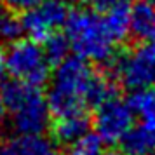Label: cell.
<instances>
[{"label":"cell","instance_id":"7","mask_svg":"<svg viewBox=\"0 0 155 155\" xmlns=\"http://www.w3.org/2000/svg\"><path fill=\"white\" fill-rule=\"evenodd\" d=\"M68 12L70 9L66 0H40L23 12V33L37 42H44L64 26Z\"/></svg>","mask_w":155,"mask_h":155},{"label":"cell","instance_id":"21","mask_svg":"<svg viewBox=\"0 0 155 155\" xmlns=\"http://www.w3.org/2000/svg\"><path fill=\"white\" fill-rule=\"evenodd\" d=\"M2 54H4V51L0 49V71H2Z\"/></svg>","mask_w":155,"mask_h":155},{"label":"cell","instance_id":"19","mask_svg":"<svg viewBox=\"0 0 155 155\" xmlns=\"http://www.w3.org/2000/svg\"><path fill=\"white\" fill-rule=\"evenodd\" d=\"M7 117V108H5V101L2 98V92H0V122H4Z\"/></svg>","mask_w":155,"mask_h":155},{"label":"cell","instance_id":"3","mask_svg":"<svg viewBox=\"0 0 155 155\" xmlns=\"http://www.w3.org/2000/svg\"><path fill=\"white\" fill-rule=\"evenodd\" d=\"M9 126L16 134H42L51 124V110L40 87L9 78L0 85Z\"/></svg>","mask_w":155,"mask_h":155},{"label":"cell","instance_id":"4","mask_svg":"<svg viewBox=\"0 0 155 155\" xmlns=\"http://www.w3.org/2000/svg\"><path fill=\"white\" fill-rule=\"evenodd\" d=\"M2 68L9 78L23 84L42 87L51 77V61L40 42L33 38H18L9 44L2 54Z\"/></svg>","mask_w":155,"mask_h":155},{"label":"cell","instance_id":"14","mask_svg":"<svg viewBox=\"0 0 155 155\" xmlns=\"http://www.w3.org/2000/svg\"><path fill=\"white\" fill-rule=\"evenodd\" d=\"M23 35L25 33H23L21 16H18V12L11 9L0 5V42L11 44L21 38Z\"/></svg>","mask_w":155,"mask_h":155},{"label":"cell","instance_id":"2","mask_svg":"<svg viewBox=\"0 0 155 155\" xmlns=\"http://www.w3.org/2000/svg\"><path fill=\"white\" fill-rule=\"evenodd\" d=\"M64 37L70 51L87 63H110L119 42L108 30L101 11L75 9L64 21Z\"/></svg>","mask_w":155,"mask_h":155},{"label":"cell","instance_id":"5","mask_svg":"<svg viewBox=\"0 0 155 155\" xmlns=\"http://www.w3.org/2000/svg\"><path fill=\"white\" fill-rule=\"evenodd\" d=\"M110 63L113 77L126 89L155 87V42H140Z\"/></svg>","mask_w":155,"mask_h":155},{"label":"cell","instance_id":"9","mask_svg":"<svg viewBox=\"0 0 155 155\" xmlns=\"http://www.w3.org/2000/svg\"><path fill=\"white\" fill-rule=\"evenodd\" d=\"M129 35L138 42H155V2L138 0L129 11Z\"/></svg>","mask_w":155,"mask_h":155},{"label":"cell","instance_id":"17","mask_svg":"<svg viewBox=\"0 0 155 155\" xmlns=\"http://www.w3.org/2000/svg\"><path fill=\"white\" fill-rule=\"evenodd\" d=\"M38 2H40V0H0V5L11 9V11H14V12H25L26 9L33 7Z\"/></svg>","mask_w":155,"mask_h":155},{"label":"cell","instance_id":"22","mask_svg":"<svg viewBox=\"0 0 155 155\" xmlns=\"http://www.w3.org/2000/svg\"><path fill=\"white\" fill-rule=\"evenodd\" d=\"M153 2H155V0H153Z\"/></svg>","mask_w":155,"mask_h":155},{"label":"cell","instance_id":"12","mask_svg":"<svg viewBox=\"0 0 155 155\" xmlns=\"http://www.w3.org/2000/svg\"><path fill=\"white\" fill-rule=\"evenodd\" d=\"M129 11L131 5L127 0H113L105 9H101L106 26L119 44L129 37Z\"/></svg>","mask_w":155,"mask_h":155},{"label":"cell","instance_id":"10","mask_svg":"<svg viewBox=\"0 0 155 155\" xmlns=\"http://www.w3.org/2000/svg\"><path fill=\"white\" fill-rule=\"evenodd\" d=\"M89 129H91V117L87 112L54 117V124H52L54 138L63 145H70L73 141H77L78 138L89 133Z\"/></svg>","mask_w":155,"mask_h":155},{"label":"cell","instance_id":"6","mask_svg":"<svg viewBox=\"0 0 155 155\" xmlns=\"http://www.w3.org/2000/svg\"><path fill=\"white\" fill-rule=\"evenodd\" d=\"M134 124V113L127 101L113 94L96 105L92 126L96 136L106 145H117Z\"/></svg>","mask_w":155,"mask_h":155},{"label":"cell","instance_id":"20","mask_svg":"<svg viewBox=\"0 0 155 155\" xmlns=\"http://www.w3.org/2000/svg\"><path fill=\"white\" fill-rule=\"evenodd\" d=\"M103 155H126V153L124 152H106V153L103 152Z\"/></svg>","mask_w":155,"mask_h":155},{"label":"cell","instance_id":"11","mask_svg":"<svg viewBox=\"0 0 155 155\" xmlns=\"http://www.w3.org/2000/svg\"><path fill=\"white\" fill-rule=\"evenodd\" d=\"M120 147L126 155H155V127L147 124H133V127L120 140Z\"/></svg>","mask_w":155,"mask_h":155},{"label":"cell","instance_id":"18","mask_svg":"<svg viewBox=\"0 0 155 155\" xmlns=\"http://www.w3.org/2000/svg\"><path fill=\"white\" fill-rule=\"evenodd\" d=\"M66 2L77 4V5H94V7H98L99 11H101V9H105L110 2H113V0H66Z\"/></svg>","mask_w":155,"mask_h":155},{"label":"cell","instance_id":"8","mask_svg":"<svg viewBox=\"0 0 155 155\" xmlns=\"http://www.w3.org/2000/svg\"><path fill=\"white\" fill-rule=\"evenodd\" d=\"M0 155H61L56 141L42 134H14L0 143Z\"/></svg>","mask_w":155,"mask_h":155},{"label":"cell","instance_id":"16","mask_svg":"<svg viewBox=\"0 0 155 155\" xmlns=\"http://www.w3.org/2000/svg\"><path fill=\"white\" fill-rule=\"evenodd\" d=\"M42 44L44 47V52H45V56L47 59L51 61V64H58L61 63L64 58H68V52H70V44L66 40V37L61 35L59 31L54 33V35L47 37Z\"/></svg>","mask_w":155,"mask_h":155},{"label":"cell","instance_id":"15","mask_svg":"<svg viewBox=\"0 0 155 155\" xmlns=\"http://www.w3.org/2000/svg\"><path fill=\"white\" fill-rule=\"evenodd\" d=\"M103 141L99 140L96 134L87 133L77 141L66 145V152L63 155H103Z\"/></svg>","mask_w":155,"mask_h":155},{"label":"cell","instance_id":"13","mask_svg":"<svg viewBox=\"0 0 155 155\" xmlns=\"http://www.w3.org/2000/svg\"><path fill=\"white\" fill-rule=\"evenodd\" d=\"M127 103L131 106L134 117H138L141 124L155 127V87L133 91Z\"/></svg>","mask_w":155,"mask_h":155},{"label":"cell","instance_id":"1","mask_svg":"<svg viewBox=\"0 0 155 155\" xmlns=\"http://www.w3.org/2000/svg\"><path fill=\"white\" fill-rule=\"evenodd\" d=\"M113 94H117V91L112 78L94 71L91 63L75 56L64 58L58 63L54 73L49 77L45 98L51 117H61L87 112L91 106L99 105Z\"/></svg>","mask_w":155,"mask_h":155}]
</instances>
